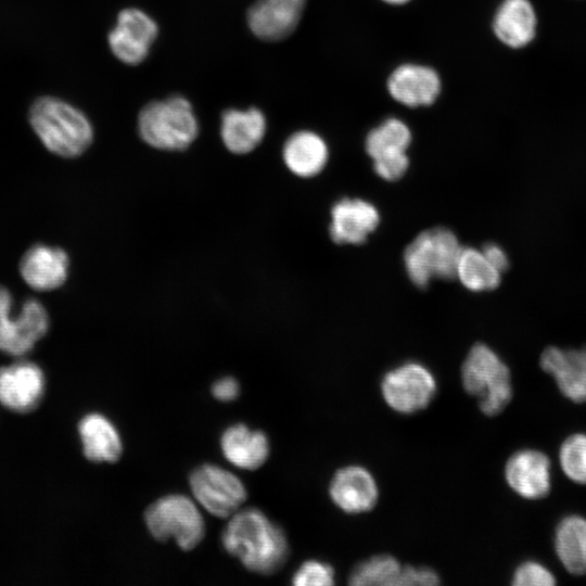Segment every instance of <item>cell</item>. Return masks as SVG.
<instances>
[{
    "label": "cell",
    "instance_id": "cell-27",
    "mask_svg": "<svg viewBox=\"0 0 586 586\" xmlns=\"http://www.w3.org/2000/svg\"><path fill=\"white\" fill-rule=\"evenodd\" d=\"M402 565L390 555H377L359 562L349 573L353 586H397Z\"/></svg>",
    "mask_w": 586,
    "mask_h": 586
},
{
    "label": "cell",
    "instance_id": "cell-19",
    "mask_svg": "<svg viewBox=\"0 0 586 586\" xmlns=\"http://www.w3.org/2000/svg\"><path fill=\"white\" fill-rule=\"evenodd\" d=\"M77 435L84 457L94 463L116 462L123 454L120 435L103 413H85L77 422Z\"/></svg>",
    "mask_w": 586,
    "mask_h": 586
},
{
    "label": "cell",
    "instance_id": "cell-7",
    "mask_svg": "<svg viewBox=\"0 0 586 586\" xmlns=\"http://www.w3.org/2000/svg\"><path fill=\"white\" fill-rule=\"evenodd\" d=\"M150 533L160 542L175 539L183 550L193 549L204 537V520L187 496L173 494L151 504L144 513Z\"/></svg>",
    "mask_w": 586,
    "mask_h": 586
},
{
    "label": "cell",
    "instance_id": "cell-3",
    "mask_svg": "<svg viewBox=\"0 0 586 586\" xmlns=\"http://www.w3.org/2000/svg\"><path fill=\"white\" fill-rule=\"evenodd\" d=\"M138 130L142 140L160 150L180 151L199 133L191 103L181 95L148 103L139 113Z\"/></svg>",
    "mask_w": 586,
    "mask_h": 586
},
{
    "label": "cell",
    "instance_id": "cell-14",
    "mask_svg": "<svg viewBox=\"0 0 586 586\" xmlns=\"http://www.w3.org/2000/svg\"><path fill=\"white\" fill-rule=\"evenodd\" d=\"M539 366L553 378L565 398L576 404L586 403V346H549L542 353Z\"/></svg>",
    "mask_w": 586,
    "mask_h": 586
},
{
    "label": "cell",
    "instance_id": "cell-5",
    "mask_svg": "<svg viewBox=\"0 0 586 586\" xmlns=\"http://www.w3.org/2000/svg\"><path fill=\"white\" fill-rule=\"evenodd\" d=\"M460 251L451 230L436 227L422 231L404 252L407 275L419 288H425L432 278L453 279Z\"/></svg>",
    "mask_w": 586,
    "mask_h": 586
},
{
    "label": "cell",
    "instance_id": "cell-10",
    "mask_svg": "<svg viewBox=\"0 0 586 586\" xmlns=\"http://www.w3.org/2000/svg\"><path fill=\"white\" fill-rule=\"evenodd\" d=\"M189 481L195 499L218 518H230L246 498L241 480L215 464L198 467Z\"/></svg>",
    "mask_w": 586,
    "mask_h": 586
},
{
    "label": "cell",
    "instance_id": "cell-25",
    "mask_svg": "<svg viewBox=\"0 0 586 586\" xmlns=\"http://www.w3.org/2000/svg\"><path fill=\"white\" fill-rule=\"evenodd\" d=\"M555 550L570 574H586V518L570 514L559 521L555 531Z\"/></svg>",
    "mask_w": 586,
    "mask_h": 586
},
{
    "label": "cell",
    "instance_id": "cell-23",
    "mask_svg": "<svg viewBox=\"0 0 586 586\" xmlns=\"http://www.w3.org/2000/svg\"><path fill=\"white\" fill-rule=\"evenodd\" d=\"M224 456L238 468L254 470L264 464L269 455V443L262 431L242 423L226 429L220 440Z\"/></svg>",
    "mask_w": 586,
    "mask_h": 586
},
{
    "label": "cell",
    "instance_id": "cell-26",
    "mask_svg": "<svg viewBox=\"0 0 586 586\" xmlns=\"http://www.w3.org/2000/svg\"><path fill=\"white\" fill-rule=\"evenodd\" d=\"M455 277L468 290L481 292L496 289L500 283L501 272L486 259L481 250L461 247Z\"/></svg>",
    "mask_w": 586,
    "mask_h": 586
},
{
    "label": "cell",
    "instance_id": "cell-34",
    "mask_svg": "<svg viewBox=\"0 0 586 586\" xmlns=\"http://www.w3.org/2000/svg\"><path fill=\"white\" fill-rule=\"evenodd\" d=\"M383 1L390 4H404L408 2L409 0H383Z\"/></svg>",
    "mask_w": 586,
    "mask_h": 586
},
{
    "label": "cell",
    "instance_id": "cell-32",
    "mask_svg": "<svg viewBox=\"0 0 586 586\" xmlns=\"http://www.w3.org/2000/svg\"><path fill=\"white\" fill-rule=\"evenodd\" d=\"M240 387L235 379L231 377L216 381L212 386L213 396L220 402H231L239 395Z\"/></svg>",
    "mask_w": 586,
    "mask_h": 586
},
{
    "label": "cell",
    "instance_id": "cell-2",
    "mask_svg": "<svg viewBox=\"0 0 586 586\" xmlns=\"http://www.w3.org/2000/svg\"><path fill=\"white\" fill-rule=\"evenodd\" d=\"M28 120L47 150L58 156L77 157L93 140V128L88 117L54 97L35 100L29 107Z\"/></svg>",
    "mask_w": 586,
    "mask_h": 586
},
{
    "label": "cell",
    "instance_id": "cell-18",
    "mask_svg": "<svg viewBox=\"0 0 586 586\" xmlns=\"http://www.w3.org/2000/svg\"><path fill=\"white\" fill-rule=\"evenodd\" d=\"M380 222L373 204L361 199L344 198L331 208L330 235L337 244H360Z\"/></svg>",
    "mask_w": 586,
    "mask_h": 586
},
{
    "label": "cell",
    "instance_id": "cell-6",
    "mask_svg": "<svg viewBox=\"0 0 586 586\" xmlns=\"http://www.w3.org/2000/svg\"><path fill=\"white\" fill-rule=\"evenodd\" d=\"M49 329L50 317L40 301L25 298L14 313L12 293L0 284V353L13 358L26 357Z\"/></svg>",
    "mask_w": 586,
    "mask_h": 586
},
{
    "label": "cell",
    "instance_id": "cell-22",
    "mask_svg": "<svg viewBox=\"0 0 586 586\" xmlns=\"http://www.w3.org/2000/svg\"><path fill=\"white\" fill-rule=\"evenodd\" d=\"M266 132V118L262 111L230 109L221 115L220 136L225 146L232 153L253 151Z\"/></svg>",
    "mask_w": 586,
    "mask_h": 586
},
{
    "label": "cell",
    "instance_id": "cell-11",
    "mask_svg": "<svg viewBox=\"0 0 586 586\" xmlns=\"http://www.w3.org/2000/svg\"><path fill=\"white\" fill-rule=\"evenodd\" d=\"M410 142V129L398 118H387L368 133L366 151L380 178L395 181L404 176L409 166L406 151Z\"/></svg>",
    "mask_w": 586,
    "mask_h": 586
},
{
    "label": "cell",
    "instance_id": "cell-17",
    "mask_svg": "<svg viewBox=\"0 0 586 586\" xmlns=\"http://www.w3.org/2000/svg\"><path fill=\"white\" fill-rule=\"evenodd\" d=\"M332 501L342 511L358 514L374 508L379 489L372 474L360 466H346L337 470L329 486Z\"/></svg>",
    "mask_w": 586,
    "mask_h": 586
},
{
    "label": "cell",
    "instance_id": "cell-9",
    "mask_svg": "<svg viewBox=\"0 0 586 586\" xmlns=\"http://www.w3.org/2000/svg\"><path fill=\"white\" fill-rule=\"evenodd\" d=\"M48 381L44 370L25 357L0 366V407L15 415L34 412L43 403Z\"/></svg>",
    "mask_w": 586,
    "mask_h": 586
},
{
    "label": "cell",
    "instance_id": "cell-33",
    "mask_svg": "<svg viewBox=\"0 0 586 586\" xmlns=\"http://www.w3.org/2000/svg\"><path fill=\"white\" fill-rule=\"evenodd\" d=\"M486 259L501 273L509 267V258L506 252L495 243H487L482 247Z\"/></svg>",
    "mask_w": 586,
    "mask_h": 586
},
{
    "label": "cell",
    "instance_id": "cell-4",
    "mask_svg": "<svg viewBox=\"0 0 586 586\" xmlns=\"http://www.w3.org/2000/svg\"><path fill=\"white\" fill-rule=\"evenodd\" d=\"M464 391L479 399L480 410L489 417L500 413L512 398L508 366L489 346L476 343L461 366Z\"/></svg>",
    "mask_w": 586,
    "mask_h": 586
},
{
    "label": "cell",
    "instance_id": "cell-24",
    "mask_svg": "<svg viewBox=\"0 0 586 586\" xmlns=\"http://www.w3.org/2000/svg\"><path fill=\"white\" fill-rule=\"evenodd\" d=\"M286 167L296 176L310 178L326 166L329 150L324 140L317 133L302 130L288 138L282 150Z\"/></svg>",
    "mask_w": 586,
    "mask_h": 586
},
{
    "label": "cell",
    "instance_id": "cell-16",
    "mask_svg": "<svg viewBox=\"0 0 586 586\" xmlns=\"http://www.w3.org/2000/svg\"><path fill=\"white\" fill-rule=\"evenodd\" d=\"M305 0H257L247 10L252 33L266 41H279L296 28Z\"/></svg>",
    "mask_w": 586,
    "mask_h": 586
},
{
    "label": "cell",
    "instance_id": "cell-15",
    "mask_svg": "<svg viewBox=\"0 0 586 586\" xmlns=\"http://www.w3.org/2000/svg\"><path fill=\"white\" fill-rule=\"evenodd\" d=\"M18 270L31 289L52 291L65 283L69 271V257L61 247L34 244L23 254Z\"/></svg>",
    "mask_w": 586,
    "mask_h": 586
},
{
    "label": "cell",
    "instance_id": "cell-29",
    "mask_svg": "<svg viewBox=\"0 0 586 586\" xmlns=\"http://www.w3.org/2000/svg\"><path fill=\"white\" fill-rule=\"evenodd\" d=\"M552 572L533 560L522 562L513 572L511 584L514 586H552L556 584Z\"/></svg>",
    "mask_w": 586,
    "mask_h": 586
},
{
    "label": "cell",
    "instance_id": "cell-12",
    "mask_svg": "<svg viewBox=\"0 0 586 586\" xmlns=\"http://www.w3.org/2000/svg\"><path fill=\"white\" fill-rule=\"evenodd\" d=\"M158 33L157 25L145 12L127 8L118 13L107 41L113 54L129 65L141 63Z\"/></svg>",
    "mask_w": 586,
    "mask_h": 586
},
{
    "label": "cell",
    "instance_id": "cell-21",
    "mask_svg": "<svg viewBox=\"0 0 586 586\" xmlns=\"http://www.w3.org/2000/svg\"><path fill=\"white\" fill-rule=\"evenodd\" d=\"M536 13L528 0H504L493 21L496 37L510 48L527 46L536 35Z\"/></svg>",
    "mask_w": 586,
    "mask_h": 586
},
{
    "label": "cell",
    "instance_id": "cell-13",
    "mask_svg": "<svg viewBox=\"0 0 586 586\" xmlns=\"http://www.w3.org/2000/svg\"><path fill=\"white\" fill-rule=\"evenodd\" d=\"M551 462L540 450L525 448L512 454L505 466L510 488L525 499L545 498L551 488Z\"/></svg>",
    "mask_w": 586,
    "mask_h": 586
},
{
    "label": "cell",
    "instance_id": "cell-20",
    "mask_svg": "<svg viewBox=\"0 0 586 586\" xmlns=\"http://www.w3.org/2000/svg\"><path fill=\"white\" fill-rule=\"evenodd\" d=\"M387 89L392 98L404 105H430L440 94L441 79L431 67L403 64L390 75Z\"/></svg>",
    "mask_w": 586,
    "mask_h": 586
},
{
    "label": "cell",
    "instance_id": "cell-30",
    "mask_svg": "<svg viewBox=\"0 0 586 586\" xmlns=\"http://www.w3.org/2000/svg\"><path fill=\"white\" fill-rule=\"evenodd\" d=\"M292 583L296 586L307 585H333V568L324 562L317 560L305 561L295 572Z\"/></svg>",
    "mask_w": 586,
    "mask_h": 586
},
{
    "label": "cell",
    "instance_id": "cell-8",
    "mask_svg": "<svg viewBox=\"0 0 586 586\" xmlns=\"http://www.w3.org/2000/svg\"><path fill=\"white\" fill-rule=\"evenodd\" d=\"M436 380L422 364L408 361L387 371L381 382L385 403L396 412L410 415L425 409L436 394Z\"/></svg>",
    "mask_w": 586,
    "mask_h": 586
},
{
    "label": "cell",
    "instance_id": "cell-1",
    "mask_svg": "<svg viewBox=\"0 0 586 586\" xmlns=\"http://www.w3.org/2000/svg\"><path fill=\"white\" fill-rule=\"evenodd\" d=\"M222 545L247 570L259 574L277 572L289 550L284 532L256 508L239 509L230 517Z\"/></svg>",
    "mask_w": 586,
    "mask_h": 586
},
{
    "label": "cell",
    "instance_id": "cell-31",
    "mask_svg": "<svg viewBox=\"0 0 586 586\" xmlns=\"http://www.w3.org/2000/svg\"><path fill=\"white\" fill-rule=\"evenodd\" d=\"M438 584V574L433 569L425 566H403L397 581V586H434Z\"/></svg>",
    "mask_w": 586,
    "mask_h": 586
},
{
    "label": "cell",
    "instance_id": "cell-28",
    "mask_svg": "<svg viewBox=\"0 0 586 586\" xmlns=\"http://www.w3.org/2000/svg\"><path fill=\"white\" fill-rule=\"evenodd\" d=\"M559 463L565 476L574 483L586 484V434L568 436L559 448Z\"/></svg>",
    "mask_w": 586,
    "mask_h": 586
}]
</instances>
